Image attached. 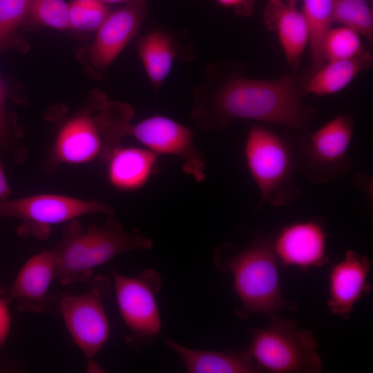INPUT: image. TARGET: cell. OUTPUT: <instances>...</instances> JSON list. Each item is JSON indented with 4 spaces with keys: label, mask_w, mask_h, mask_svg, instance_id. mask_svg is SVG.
<instances>
[{
    "label": "cell",
    "mask_w": 373,
    "mask_h": 373,
    "mask_svg": "<svg viewBox=\"0 0 373 373\" xmlns=\"http://www.w3.org/2000/svg\"><path fill=\"white\" fill-rule=\"evenodd\" d=\"M6 98V88L0 79V147L8 149L12 148V137L5 113Z\"/></svg>",
    "instance_id": "cell-27"
},
{
    "label": "cell",
    "mask_w": 373,
    "mask_h": 373,
    "mask_svg": "<svg viewBox=\"0 0 373 373\" xmlns=\"http://www.w3.org/2000/svg\"><path fill=\"white\" fill-rule=\"evenodd\" d=\"M55 275L54 248L43 250L23 264L10 285L0 289V296L15 303L21 312H46L55 306V296L49 294Z\"/></svg>",
    "instance_id": "cell-11"
},
{
    "label": "cell",
    "mask_w": 373,
    "mask_h": 373,
    "mask_svg": "<svg viewBox=\"0 0 373 373\" xmlns=\"http://www.w3.org/2000/svg\"><path fill=\"white\" fill-rule=\"evenodd\" d=\"M59 242L54 247L55 280L64 285L90 280L93 270L122 253L149 250L153 241L137 229L124 230L109 216L101 227L89 225L84 230L76 219L62 229Z\"/></svg>",
    "instance_id": "cell-3"
},
{
    "label": "cell",
    "mask_w": 373,
    "mask_h": 373,
    "mask_svg": "<svg viewBox=\"0 0 373 373\" xmlns=\"http://www.w3.org/2000/svg\"><path fill=\"white\" fill-rule=\"evenodd\" d=\"M354 133V116L339 115L300 144L297 169L313 184L333 181L350 171L348 150Z\"/></svg>",
    "instance_id": "cell-9"
},
{
    "label": "cell",
    "mask_w": 373,
    "mask_h": 373,
    "mask_svg": "<svg viewBox=\"0 0 373 373\" xmlns=\"http://www.w3.org/2000/svg\"><path fill=\"white\" fill-rule=\"evenodd\" d=\"M159 155L144 147H116L110 154L106 173L114 188L124 191L142 188L155 170Z\"/></svg>",
    "instance_id": "cell-17"
},
{
    "label": "cell",
    "mask_w": 373,
    "mask_h": 373,
    "mask_svg": "<svg viewBox=\"0 0 373 373\" xmlns=\"http://www.w3.org/2000/svg\"><path fill=\"white\" fill-rule=\"evenodd\" d=\"M28 16L55 29L70 28L69 4L64 0H31Z\"/></svg>",
    "instance_id": "cell-25"
},
{
    "label": "cell",
    "mask_w": 373,
    "mask_h": 373,
    "mask_svg": "<svg viewBox=\"0 0 373 373\" xmlns=\"http://www.w3.org/2000/svg\"><path fill=\"white\" fill-rule=\"evenodd\" d=\"M333 0H303V13L309 28V46L312 66L310 75L325 62L323 54V41L331 28Z\"/></svg>",
    "instance_id": "cell-21"
},
{
    "label": "cell",
    "mask_w": 373,
    "mask_h": 373,
    "mask_svg": "<svg viewBox=\"0 0 373 373\" xmlns=\"http://www.w3.org/2000/svg\"><path fill=\"white\" fill-rule=\"evenodd\" d=\"M314 110L305 106L294 77L273 80L233 75L212 81L193 93L191 117L198 128L211 131L227 128L236 119L285 126L307 133Z\"/></svg>",
    "instance_id": "cell-1"
},
{
    "label": "cell",
    "mask_w": 373,
    "mask_h": 373,
    "mask_svg": "<svg viewBox=\"0 0 373 373\" xmlns=\"http://www.w3.org/2000/svg\"><path fill=\"white\" fill-rule=\"evenodd\" d=\"M244 155L249 173L260 193L258 209L265 202L282 206L299 197L300 191L295 184L296 154L278 134L261 125L251 126Z\"/></svg>",
    "instance_id": "cell-4"
},
{
    "label": "cell",
    "mask_w": 373,
    "mask_h": 373,
    "mask_svg": "<svg viewBox=\"0 0 373 373\" xmlns=\"http://www.w3.org/2000/svg\"><path fill=\"white\" fill-rule=\"evenodd\" d=\"M93 111H82L60 127L46 164L48 171H53L61 164H82L99 160L103 142Z\"/></svg>",
    "instance_id": "cell-12"
},
{
    "label": "cell",
    "mask_w": 373,
    "mask_h": 373,
    "mask_svg": "<svg viewBox=\"0 0 373 373\" xmlns=\"http://www.w3.org/2000/svg\"><path fill=\"white\" fill-rule=\"evenodd\" d=\"M298 0H285V1L291 6H295Z\"/></svg>",
    "instance_id": "cell-32"
},
{
    "label": "cell",
    "mask_w": 373,
    "mask_h": 373,
    "mask_svg": "<svg viewBox=\"0 0 373 373\" xmlns=\"http://www.w3.org/2000/svg\"><path fill=\"white\" fill-rule=\"evenodd\" d=\"M31 0H0V47L6 44L28 15Z\"/></svg>",
    "instance_id": "cell-26"
},
{
    "label": "cell",
    "mask_w": 373,
    "mask_h": 373,
    "mask_svg": "<svg viewBox=\"0 0 373 373\" xmlns=\"http://www.w3.org/2000/svg\"><path fill=\"white\" fill-rule=\"evenodd\" d=\"M118 309L128 333L125 340L140 352L151 343L162 330L157 303L162 280L154 269H146L137 276L123 275L112 269Z\"/></svg>",
    "instance_id": "cell-7"
},
{
    "label": "cell",
    "mask_w": 373,
    "mask_h": 373,
    "mask_svg": "<svg viewBox=\"0 0 373 373\" xmlns=\"http://www.w3.org/2000/svg\"><path fill=\"white\" fill-rule=\"evenodd\" d=\"M109 13L102 0H73L69 3V27L84 31L97 30Z\"/></svg>",
    "instance_id": "cell-24"
},
{
    "label": "cell",
    "mask_w": 373,
    "mask_h": 373,
    "mask_svg": "<svg viewBox=\"0 0 373 373\" xmlns=\"http://www.w3.org/2000/svg\"><path fill=\"white\" fill-rule=\"evenodd\" d=\"M269 325L249 330L248 350L261 372L317 373L322 359L311 332L300 329L297 323L277 312L268 314Z\"/></svg>",
    "instance_id": "cell-5"
},
{
    "label": "cell",
    "mask_w": 373,
    "mask_h": 373,
    "mask_svg": "<svg viewBox=\"0 0 373 373\" xmlns=\"http://www.w3.org/2000/svg\"><path fill=\"white\" fill-rule=\"evenodd\" d=\"M220 5L233 9L239 15L249 16L251 15L257 0H216Z\"/></svg>",
    "instance_id": "cell-29"
},
{
    "label": "cell",
    "mask_w": 373,
    "mask_h": 373,
    "mask_svg": "<svg viewBox=\"0 0 373 373\" xmlns=\"http://www.w3.org/2000/svg\"><path fill=\"white\" fill-rule=\"evenodd\" d=\"M121 8L110 12L97 29L90 49L93 64L109 66L138 32L147 13L146 0H129Z\"/></svg>",
    "instance_id": "cell-15"
},
{
    "label": "cell",
    "mask_w": 373,
    "mask_h": 373,
    "mask_svg": "<svg viewBox=\"0 0 373 373\" xmlns=\"http://www.w3.org/2000/svg\"><path fill=\"white\" fill-rule=\"evenodd\" d=\"M102 1H104V3H119V2H123V1H129V0H102Z\"/></svg>",
    "instance_id": "cell-31"
},
{
    "label": "cell",
    "mask_w": 373,
    "mask_h": 373,
    "mask_svg": "<svg viewBox=\"0 0 373 373\" xmlns=\"http://www.w3.org/2000/svg\"><path fill=\"white\" fill-rule=\"evenodd\" d=\"M137 51L152 86L158 90L172 68L175 56L173 39L164 31H151L139 39Z\"/></svg>",
    "instance_id": "cell-20"
},
{
    "label": "cell",
    "mask_w": 373,
    "mask_h": 373,
    "mask_svg": "<svg viewBox=\"0 0 373 373\" xmlns=\"http://www.w3.org/2000/svg\"><path fill=\"white\" fill-rule=\"evenodd\" d=\"M131 136L145 148L160 155H173L182 161V170L198 182L206 178V162L193 142V131L177 121L163 115H153L132 124L124 137Z\"/></svg>",
    "instance_id": "cell-10"
},
{
    "label": "cell",
    "mask_w": 373,
    "mask_h": 373,
    "mask_svg": "<svg viewBox=\"0 0 373 373\" xmlns=\"http://www.w3.org/2000/svg\"><path fill=\"white\" fill-rule=\"evenodd\" d=\"M12 191L6 177L3 164L0 158V202L8 199Z\"/></svg>",
    "instance_id": "cell-30"
},
{
    "label": "cell",
    "mask_w": 373,
    "mask_h": 373,
    "mask_svg": "<svg viewBox=\"0 0 373 373\" xmlns=\"http://www.w3.org/2000/svg\"><path fill=\"white\" fill-rule=\"evenodd\" d=\"M111 290V279L97 276L91 279L88 289L84 293L55 296V307L72 339L85 356L87 372H103L95 357L109 338L104 301Z\"/></svg>",
    "instance_id": "cell-6"
},
{
    "label": "cell",
    "mask_w": 373,
    "mask_h": 373,
    "mask_svg": "<svg viewBox=\"0 0 373 373\" xmlns=\"http://www.w3.org/2000/svg\"><path fill=\"white\" fill-rule=\"evenodd\" d=\"M327 239L323 223L313 219L284 226L273 237V247L283 266L307 270L328 262Z\"/></svg>",
    "instance_id": "cell-13"
},
{
    "label": "cell",
    "mask_w": 373,
    "mask_h": 373,
    "mask_svg": "<svg viewBox=\"0 0 373 373\" xmlns=\"http://www.w3.org/2000/svg\"><path fill=\"white\" fill-rule=\"evenodd\" d=\"M364 53L360 35L349 28H331L325 35L323 44L325 62L353 59Z\"/></svg>",
    "instance_id": "cell-23"
},
{
    "label": "cell",
    "mask_w": 373,
    "mask_h": 373,
    "mask_svg": "<svg viewBox=\"0 0 373 373\" xmlns=\"http://www.w3.org/2000/svg\"><path fill=\"white\" fill-rule=\"evenodd\" d=\"M95 213L113 216V209L96 200H82L60 194H37L0 202V218L21 221L17 233L47 239L52 226Z\"/></svg>",
    "instance_id": "cell-8"
},
{
    "label": "cell",
    "mask_w": 373,
    "mask_h": 373,
    "mask_svg": "<svg viewBox=\"0 0 373 373\" xmlns=\"http://www.w3.org/2000/svg\"><path fill=\"white\" fill-rule=\"evenodd\" d=\"M372 63V58L367 52L353 59L327 61L310 75L303 91L317 95L338 93L360 72L369 69Z\"/></svg>",
    "instance_id": "cell-19"
},
{
    "label": "cell",
    "mask_w": 373,
    "mask_h": 373,
    "mask_svg": "<svg viewBox=\"0 0 373 373\" xmlns=\"http://www.w3.org/2000/svg\"><path fill=\"white\" fill-rule=\"evenodd\" d=\"M8 305L9 303L0 296V347L5 344L10 329L11 316Z\"/></svg>",
    "instance_id": "cell-28"
},
{
    "label": "cell",
    "mask_w": 373,
    "mask_h": 373,
    "mask_svg": "<svg viewBox=\"0 0 373 373\" xmlns=\"http://www.w3.org/2000/svg\"><path fill=\"white\" fill-rule=\"evenodd\" d=\"M165 344L180 356L189 373L262 372L248 349L242 352L196 350L171 339H166Z\"/></svg>",
    "instance_id": "cell-18"
},
{
    "label": "cell",
    "mask_w": 373,
    "mask_h": 373,
    "mask_svg": "<svg viewBox=\"0 0 373 373\" xmlns=\"http://www.w3.org/2000/svg\"><path fill=\"white\" fill-rule=\"evenodd\" d=\"M267 26L276 31L287 61L294 67L299 64L309 43V28L302 11L285 0H269L264 12Z\"/></svg>",
    "instance_id": "cell-16"
},
{
    "label": "cell",
    "mask_w": 373,
    "mask_h": 373,
    "mask_svg": "<svg viewBox=\"0 0 373 373\" xmlns=\"http://www.w3.org/2000/svg\"><path fill=\"white\" fill-rule=\"evenodd\" d=\"M332 20L372 40L373 15L367 0H333Z\"/></svg>",
    "instance_id": "cell-22"
},
{
    "label": "cell",
    "mask_w": 373,
    "mask_h": 373,
    "mask_svg": "<svg viewBox=\"0 0 373 373\" xmlns=\"http://www.w3.org/2000/svg\"><path fill=\"white\" fill-rule=\"evenodd\" d=\"M371 262L366 255L347 250L343 260L334 264L328 276L327 305L335 315L347 319L354 305L372 286L367 283Z\"/></svg>",
    "instance_id": "cell-14"
},
{
    "label": "cell",
    "mask_w": 373,
    "mask_h": 373,
    "mask_svg": "<svg viewBox=\"0 0 373 373\" xmlns=\"http://www.w3.org/2000/svg\"><path fill=\"white\" fill-rule=\"evenodd\" d=\"M278 262L273 237L269 236L255 237L242 250L231 242L216 249V267L220 272L232 276L233 288L240 304L236 313L241 318L254 313L268 315L297 308L280 290Z\"/></svg>",
    "instance_id": "cell-2"
}]
</instances>
